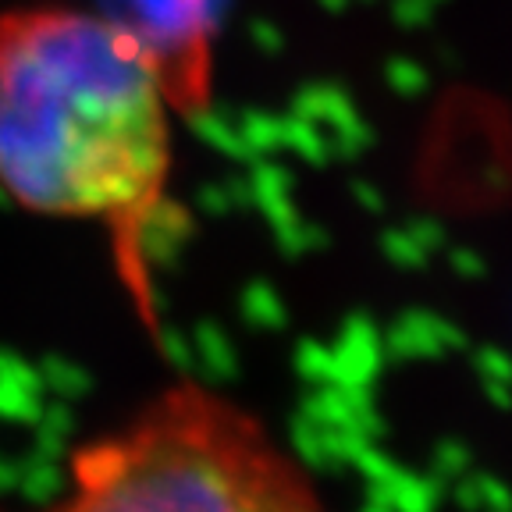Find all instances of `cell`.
Instances as JSON below:
<instances>
[{
	"label": "cell",
	"instance_id": "1",
	"mask_svg": "<svg viewBox=\"0 0 512 512\" xmlns=\"http://www.w3.org/2000/svg\"><path fill=\"white\" fill-rule=\"evenodd\" d=\"M171 164V79L146 32L57 4L0 18V189L32 214L104 224L150 328L146 235Z\"/></svg>",
	"mask_w": 512,
	"mask_h": 512
},
{
	"label": "cell",
	"instance_id": "2",
	"mask_svg": "<svg viewBox=\"0 0 512 512\" xmlns=\"http://www.w3.org/2000/svg\"><path fill=\"white\" fill-rule=\"evenodd\" d=\"M47 512H335L271 427L203 381H175L72 459Z\"/></svg>",
	"mask_w": 512,
	"mask_h": 512
}]
</instances>
